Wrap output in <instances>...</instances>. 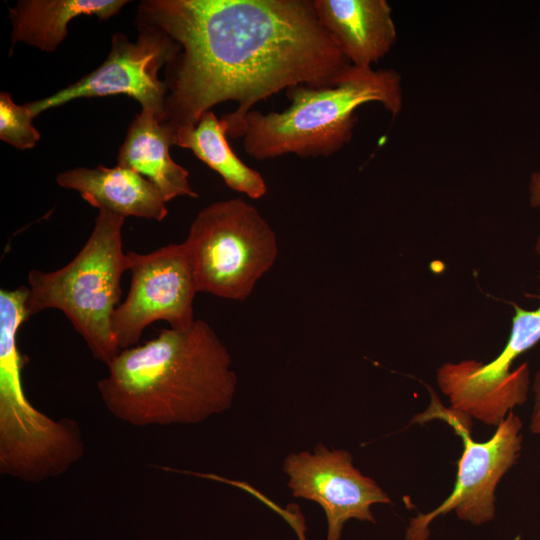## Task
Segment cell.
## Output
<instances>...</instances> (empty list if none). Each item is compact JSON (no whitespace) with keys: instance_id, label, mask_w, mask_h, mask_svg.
I'll return each mask as SVG.
<instances>
[{"instance_id":"obj_1","label":"cell","mask_w":540,"mask_h":540,"mask_svg":"<svg viewBox=\"0 0 540 540\" xmlns=\"http://www.w3.org/2000/svg\"><path fill=\"white\" fill-rule=\"evenodd\" d=\"M137 21L180 46L167 64L162 122L192 126L225 101L234 135L259 101L297 85L331 86L350 65L321 25L313 0H145Z\"/></svg>"},{"instance_id":"obj_2","label":"cell","mask_w":540,"mask_h":540,"mask_svg":"<svg viewBox=\"0 0 540 540\" xmlns=\"http://www.w3.org/2000/svg\"><path fill=\"white\" fill-rule=\"evenodd\" d=\"M97 383L106 409L133 426L198 424L230 409L238 378L214 329L196 319L121 350Z\"/></svg>"},{"instance_id":"obj_3","label":"cell","mask_w":540,"mask_h":540,"mask_svg":"<svg viewBox=\"0 0 540 540\" xmlns=\"http://www.w3.org/2000/svg\"><path fill=\"white\" fill-rule=\"evenodd\" d=\"M290 106L283 112L249 111L234 138L257 160L286 154L328 157L348 144L357 121L355 111L378 102L396 116L402 108L398 73L392 69L348 65L328 87L297 85L286 90Z\"/></svg>"},{"instance_id":"obj_4","label":"cell","mask_w":540,"mask_h":540,"mask_svg":"<svg viewBox=\"0 0 540 540\" xmlns=\"http://www.w3.org/2000/svg\"><path fill=\"white\" fill-rule=\"evenodd\" d=\"M124 220L99 211L89 238L68 264L50 272L28 273V318L46 309L62 311L92 355L106 365L121 351L113 316L120 304V280L128 270L122 245Z\"/></svg>"},{"instance_id":"obj_5","label":"cell","mask_w":540,"mask_h":540,"mask_svg":"<svg viewBox=\"0 0 540 540\" xmlns=\"http://www.w3.org/2000/svg\"><path fill=\"white\" fill-rule=\"evenodd\" d=\"M183 243L198 292L233 301L248 298L278 256L275 231L243 198L203 208Z\"/></svg>"},{"instance_id":"obj_6","label":"cell","mask_w":540,"mask_h":540,"mask_svg":"<svg viewBox=\"0 0 540 540\" xmlns=\"http://www.w3.org/2000/svg\"><path fill=\"white\" fill-rule=\"evenodd\" d=\"M430 406L435 415L447 421L464 443L458 460L456 482L450 495L437 508L418 513L406 529L404 540H427L429 525L438 516L455 512L460 520L473 525L485 524L495 517V490L506 472L515 464L522 447V421L510 412L497 426L493 436L476 442L470 433V417L453 408H444L432 392Z\"/></svg>"},{"instance_id":"obj_7","label":"cell","mask_w":540,"mask_h":540,"mask_svg":"<svg viewBox=\"0 0 540 540\" xmlns=\"http://www.w3.org/2000/svg\"><path fill=\"white\" fill-rule=\"evenodd\" d=\"M540 301V295L538 296ZM509 339L499 355L488 363L464 360L445 363L437 370V382L448 396L451 408L497 426L528 395L530 370L527 363L511 369L515 360L540 341V302L534 310L513 303Z\"/></svg>"},{"instance_id":"obj_8","label":"cell","mask_w":540,"mask_h":540,"mask_svg":"<svg viewBox=\"0 0 540 540\" xmlns=\"http://www.w3.org/2000/svg\"><path fill=\"white\" fill-rule=\"evenodd\" d=\"M136 22V42L123 33L113 34L110 53L97 69L49 97L26 103L33 118L74 99L124 94L162 122L169 90L158 72L176 57L180 46L160 28Z\"/></svg>"},{"instance_id":"obj_9","label":"cell","mask_w":540,"mask_h":540,"mask_svg":"<svg viewBox=\"0 0 540 540\" xmlns=\"http://www.w3.org/2000/svg\"><path fill=\"white\" fill-rule=\"evenodd\" d=\"M130 287L113 316V331L121 350L133 347L155 321L171 328L191 327L198 292L184 243L169 244L150 253H127Z\"/></svg>"},{"instance_id":"obj_10","label":"cell","mask_w":540,"mask_h":540,"mask_svg":"<svg viewBox=\"0 0 540 540\" xmlns=\"http://www.w3.org/2000/svg\"><path fill=\"white\" fill-rule=\"evenodd\" d=\"M292 496L319 504L327 519L326 540H340L350 519L375 523L374 504H391L385 491L354 465L344 449L317 444L313 452L290 453L283 462Z\"/></svg>"},{"instance_id":"obj_11","label":"cell","mask_w":540,"mask_h":540,"mask_svg":"<svg viewBox=\"0 0 540 540\" xmlns=\"http://www.w3.org/2000/svg\"><path fill=\"white\" fill-rule=\"evenodd\" d=\"M317 17L347 61L372 67L397 40L392 10L385 0H313Z\"/></svg>"},{"instance_id":"obj_12","label":"cell","mask_w":540,"mask_h":540,"mask_svg":"<svg viewBox=\"0 0 540 540\" xmlns=\"http://www.w3.org/2000/svg\"><path fill=\"white\" fill-rule=\"evenodd\" d=\"M59 186L76 190L99 211L123 218L134 216L162 221L168 214L166 200L157 186L141 174L122 167H78L56 176Z\"/></svg>"},{"instance_id":"obj_13","label":"cell","mask_w":540,"mask_h":540,"mask_svg":"<svg viewBox=\"0 0 540 540\" xmlns=\"http://www.w3.org/2000/svg\"><path fill=\"white\" fill-rule=\"evenodd\" d=\"M175 131L153 113L141 110L132 120L117 155V165L153 182L169 202L177 197L197 198L189 172L170 156Z\"/></svg>"},{"instance_id":"obj_14","label":"cell","mask_w":540,"mask_h":540,"mask_svg":"<svg viewBox=\"0 0 540 540\" xmlns=\"http://www.w3.org/2000/svg\"><path fill=\"white\" fill-rule=\"evenodd\" d=\"M126 0H20L9 8L11 41L53 52L68 34V24L82 15L108 20L128 3Z\"/></svg>"},{"instance_id":"obj_15","label":"cell","mask_w":540,"mask_h":540,"mask_svg":"<svg viewBox=\"0 0 540 540\" xmlns=\"http://www.w3.org/2000/svg\"><path fill=\"white\" fill-rule=\"evenodd\" d=\"M226 136L225 123L209 110L194 125L178 128L174 145L191 150L217 172L230 189L251 199L262 198L268 190L263 176L240 160Z\"/></svg>"},{"instance_id":"obj_16","label":"cell","mask_w":540,"mask_h":540,"mask_svg":"<svg viewBox=\"0 0 540 540\" xmlns=\"http://www.w3.org/2000/svg\"><path fill=\"white\" fill-rule=\"evenodd\" d=\"M27 106L16 104L9 93H0V139L20 149H31L40 140Z\"/></svg>"},{"instance_id":"obj_17","label":"cell","mask_w":540,"mask_h":540,"mask_svg":"<svg viewBox=\"0 0 540 540\" xmlns=\"http://www.w3.org/2000/svg\"><path fill=\"white\" fill-rule=\"evenodd\" d=\"M532 391L534 403L531 414L530 430L533 434L540 435V369L534 376Z\"/></svg>"},{"instance_id":"obj_18","label":"cell","mask_w":540,"mask_h":540,"mask_svg":"<svg viewBox=\"0 0 540 540\" xmlns=\"http://www.w3.org/2000/svg\"><path fill=\"white\" fill-rule=\"evenodd\" d=\"M529 200L532 207L540 208V171H534L529 180ZM535 251L540 256V236L535 244ZM540 280V271L538 274Z\"/></svg>"}]
</instances>
